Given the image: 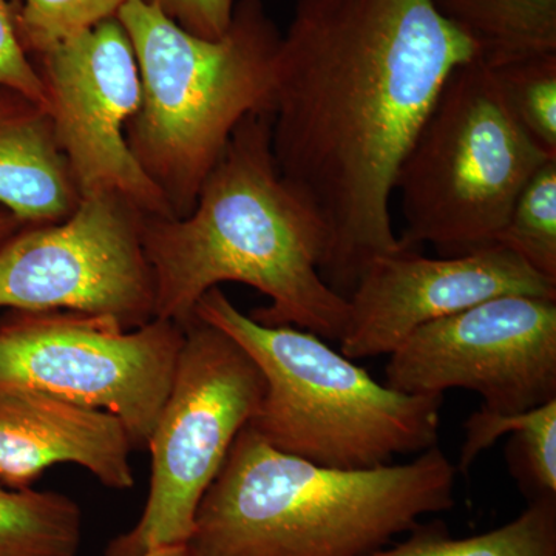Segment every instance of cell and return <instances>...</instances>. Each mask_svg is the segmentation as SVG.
Wrapping results in <instances>:
<instances>
[{
  "mask_svg": "<svg viewBox=\"0 0 556 556\" xmlns=\"http://www.w3.org/2000/svg\"><path fill=\"white\" fill-rule=\"evenodd\" d=\"M129 433L118 417L42 391L0 387V484L28 489L54 464H76L113 490L135 484Z\"/></svg>",
  "mask_w": 556,
  "mask_h": 556,
  "instance_id": "cell-13",
  "label": "cell"
},
{
  "mask_svg": "<svg viewBox=\"0 0 556 556\" xmlns=\"http://www.w3.org/2000/svg\"><path fill=\"white\" fill-rule=\"evenodd\" d=\"M464 431L457 471L467 473L484 450L510 433L508 466L527 500L556 497V399L511 415L478 409L464 424Z\"/></svg>",
  "mask_w": 556,
  "mask_h": 556,
  "instance_id": "cell-16",
  "label": "cell"
},
{
  "mask_svg": "<svg viewBox=\"0 0 556 556\" xmlns=\"http://www.w3.org/2000/svg\"><path fill=\"white\" fill-rule=\"evenodd\" d=\"M116 17L141 78L127 144L174 217H186L241 121L273 113L281 33L262 0H237L215 40L190 35L144 0H127Z\"/></svg>",
  "mask_w": 556,
  "mask_h": 556,
  "instance_id": "cell-4",
  "label": "cell"
},
{
  "mask_svg": "<svg viewBox=\"0 0 556 556\" xmlns=\"http://www.w3.org/2000/svg\"><path fill=\"white\" fill-rule=\"evenodd\" d=\"M456 466L439 447L405 464L317 466L247 426L197 510L195 556H368L455 507Z\"/></svg>",
  "mask_w": 556,
  "mask_h": 556,
  "instance_id": "cell-3",
  "label": "cell"
},
{
  "mask_svg": "<svg viewBox=\"0 0 556 556\" xmlns=\"http://www.w3.org/2000/svg\"><path fill=\"white\" fill-rule=\"evenodd\" d=\"M270 123L273 113L241 121L186 217L146 215L155 318L185 328L207 291L233 281L269 299L249 314L258 324L339 342L348 300L321 277L328 232L278 169Z\"/></svg>",
  "mask_w": 556,
  "mask_h": 556,
  "instance_id": "cell-2",
  "label": "cell"
},
{
  "mask_svg": "<svg viewBox=\"0 0 556 556\" xmlns=\"http://www.w3.org/2000/svg\"><path fill=\"white\" fill-rule=\"evenodd\" d=\"M490 68L519 126L547 155L556 156V53Z\"/></svg>",
  "mask_w": 556,
  "mask_h": 556,
  "instance_id": "cell-20",
  "label": "cell"
},
{
  "mask_svg": "<svg viewBox=\"0 0 556 556\" xmlns=\"http://www.w3.org/2000/svg\"><path fill=\"white\" fill-rule=\"evenodd\" d=\"M146 215L123 193L94 190L60 222L22 225L0 241V308L100 314L126 329L149 324L155 285Z\"/></svg>",
  "mask_w": 556,
  "mask_h": 556,
  "instance_id": "cell-9",
  "label": "cell"
},
{
  "mask_svg": "<svg viewBox=\"0 0 556 556\" xmlns=\"http://www.w3.org/2000/svg\"><path fill=\"white\" fill-rule=\"evenodd\" d=\"M265 396V379L230 336L195 316L185 327L170 390L150 434L152 475L144 511L104 556H146L186 544L197 510L233 441Z\"/></svg>",
  "mask_w": 556,
  "mask_h": 556,
  "instance_id": "cell-7",
  "label": "cell"
},
{
  "mask_svg": "<svg viewBox=\"0 0 556 556\" xmlns=\"http://www.w3.org/2000/svg\"><path fill=\"white\" fill-rule=\"evenodd\" d=\"M83 511L58 492L0 484V556H76Z\"/></svg>",
  "mask_w": 556,
  "mask_h": 556,
  "instance_id": "cell-18",
  "label": "cell"
},
{
  "mask_svg": "<svg viewBox=\"0 0 556 556\" xmlns=\"http://www.w3.org/2000/svg\"><path fill=\"white\" fill-rule=\"evenodd\" d=\"M146 556H195L193 555L192 548L189 544H178V546H167L155 548V551L149 552Z\"/></svg>",
  "mask_w": 556,
  "mask_h": 556,
  "instance_id": "cell-25",
  "label": "cell"
},
{
  "mask_svg": "<svg viewBox=\"0 0 556 556\" xmlns=\"http://www.w3.org/2000/svg\"><path fill=\"white\" fill-rule=\"evenodd\" d=\"M507 294L556 299V283L501 247L457 257L401 251L372 260L348 298L340 353L390 356L416 329Z\"/></svg>",
  "mask_w": 556,
  "mask_h": 556,
  "instance_id": "cell-12",
  "label": "cell"
},
{
  "mask_svg": "<svg viewBox=\"0 0 556 556\" xmlns=\"http://www.w3.org/2000/svg\"><path fill=\"white\" fill-rule=\"evenodd\" d=\"M31 61L80 197L112 190L134 201L144 214L174 217L169 203L127 144V126L141 105V78L134 47L118 17Z\"/></svg>",
  "mask_w": 556,
  "mask_h": 556,
  "instance_id": "cell-11",
  "label": "cell"
},
{
  "mask_svg": "<svg viewBox=\"0 0 556 556\" xmlns=\"http://www.w3.org/2000/svg\"><path fill=\"white\" fill-rule=\"evenodd\" d=\"M387 386L408 394L463 388L489 412L556 399V299L500 295L424 325L390 354Z\"/></svg>",
  "mask_w": 556,
  "mask_h": 556,
  "instance_id": "cell-10",
  "label": "cell"
},
{
  "mask_svg": "<svg viewBox=\"0 0 556 556\" xmlns=\"http://www.w3.org/2000/svg\"><path fill=\"white\" fill-rule=\"evenodd\" d=\"M489 67L556 53V0H433Z\"/></svg>",
  "mask_w": 556,
  "mask_h": 556,
  "instance_id": "cell-15",
  "label": "cell"
},
{
  "mask_svg": "<svg viewBox=\"0 0 556 556\" xmlns=\"http://www.w3.org/2000/svg\"><path fill=\"white\" fill-rule=\"evenodd\" d=\"M22 226L21 219L11 214L9 208L0 206V241L5 240Z\"/></svg>",
  "mask_w": 556,
  "mask_h": 556,
  "instance_id": "cell-24",
  "label": "cell"
},
{
  "mask_svg": "<svg viewBox=\"0 0 556 556\" xmlns=\"http://www.w3.org/2000/svg\"><path fill=\"white\" fill-rule=\"evenodd\" d=\"M127 0H11L17 38L35 58L116 17Z\"/></svg>",
  "mask_w": 556,
  "mask_h": 556,
  "instance_id": "cell-21",
  "label": "cell"
},
{
  "mask_svg": "<svg viewBox=\"0 0 556 556\" xmlns=\"http://www.w3.org/2000/svg\"><path fill=\"white\" fill-rule=\"evenodd\" d=\"M195 316L257 364L265 396L248 426L278 452L358 470L438 447L444 394H408L379 383L313 332L258 324L219 287L200 299Z\"/></svg>",
  "mask_w": 556,
  "mask_h": 556,
  "instance_id": "cell-5",
  "label": "cell"
},
{
  "mask_svg": "<svg viewBox=\"0 0 556 556\" xmlns=\"http://www.w3.org/2000/svg\"><path fill=\"white\" fill-rule=\"evenodd\" d=\"M182 340L185 328L163 318L126 329L100 314L9 309L0 317V387L112 413L134 450H148Z\"/></svg>",
  "mask_w": 556,
  "mask_h": 556,
  "instance_id": "cell-8",
  "label": "cell"
},
{
  "mask_svg": "<svg viewBox=\"0 0 556 556\" xmlns=\"http://www.w3.org/2000/svg\"><path fill=\"white\" fill-rule=\"evenodd\" d=\"M495 247L514 252L556 283V159L547 160L527 181Z\"/></svg>",
  "mask_w": 556,
  "mask_h": 556,
  "instance_id": "cell-19",
  "label": "cell"
},
{
  "mask_svg": "<svg viewBox=\"0 0 556 556\" xmlns=\"http://www.w3.org/2000/svg\"><path fill=\"white\" fill-rule=\"evenodd\" d=\"M79 201L49 110L0 86V206L22 225H40L68 217Z\"/></svg>",
  "mask_w": 556,
  "mask_h": 556,
  "instance_id": "cell-14",
  "label": "cell"
},
{
  "mask_svg": "<svg viewBox=\"0 0 556 556\" xmlns=\"http://www.w3.org/2000/svg\"><path fill=\"white\" fill-rule=\"evenodd\" d=\"M0 86L21 91L47 108L42 80L17 38L11 0H0Z\"/></svg>",
  "mask_w": 556,
  "mask_h": 556,
  "instance_id": "cell-22",
  "label": "cell"
},
{
  "mask_svg": "<svg viewBox=\"0 0 556 556\" xmlns=\"http://www.w3.org/2000/svg\"><path fill=\"white\" fill-rule=\"evenodd\" d=\"M182 30L199 38H223L232 22L237 0H144Z\"/></svg>",
  "mask_w": 556,
  "mask_h": 556,
  "instance_id": "cell-23",
  "label": "cell"
},
{
  "mask_svg": "<svg viewBox=\"0 0 556 556\" xmlns=\"http://www.w3.org/2000/svg\"><path fill=\"white\" fill-rule=\"evenodd\" d=\"M551 159L511 115L493 70L478 56L464 62L399 166L402 247L431 244L439 257L495 247L519 193Z\"/></svg>",
  "mask_w": 556,
  "mask_h": 556,
  "instance_id": "cell-6",
  "label": "cell"
},
{
  "mask_svg": "<svg viewBox=\"0 0 556 556\" xmlns=\"http://www.w3.org/2000/svg\"><path fill=\"white\" fill-rule=\"evenodd\" d=\"M477 56L433 0H295L270 141L327 229L321 277L343 299L372 260L405 251L390 214L399 166L453 70Z\"/></svg>",
  "mask_w": 556,
  "mask_h": 556,
  "instance_id": "cell-1",
  "label": "cell"
},
{
  "mask_svg": "<svg viewBox=\"0 0 556 556\" xmlns=\"http://www.w3.org/2000/svg\"><path fill=\"white\" fill-rule=\"evenodd\" d=\"M368 556H556V497L529 501L507 525L468 538L450 535L442 521L422 522Z\"/></svg>",
  "mask_w": 556,
  "mask_h": 556,
  "instance_id": "cell-17",
  "label": "cell"
}]
</instances>
